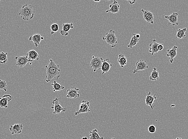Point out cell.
<instances>
[{
    "label": "cell",
    "instance_id": "35",
    "mask_svg": "<svg viewBox=\"0 0 188 139\" xmlns=\"http://www.w3.org/2000/svg\"><path fill=\"white\" fill-rule=\"evenodd\" d=\"M82 139H88L87 137H83Z\"/></svg>",
    "mask_w": 188,
    "mask_h": 139
},
{
    "label": "cell",
    "instance_id": "39",
    "mask_svg": "<svg viewBox=\"0 0 188 139\" xmlns=\"http://www.w3.org/2000/svg\"><path fill=\"white\" fill-rule=\"evenodd\" d=\"M1 99V97H0V99Z\"/></svg>",
    "mask_w": 188,
    "mask_h": 139
},
{
    "label": "cell",
    "instance_id": "25",
    "mask_svg": "<svg viewBox=\"0 0 188 139\" xmlns=\"http://www.w3.org/2000/svg\"><path fill=\"white\" fill-rule=\"evenodd\" d=\"M132 36L131 38V41H130V43L128 45L127 47L129 48H132L133 47L135 46L136 44L138 42V41L140 40L139 38H136L135 36V34L132 33Z\"/></svg>",
    "mask_w": 188,
    "mask_h": 139
},
{
    "label": "cell",
    "instance_id": "3",
    "mask_svg": "<svg viewBox=\"0 0 188 139\" xmlns=\"http://www.w3.org/2000/svg\"><path fill=\"white\" fill-rule=\"evenodd\" d=\"M103 40H106V42L111 48L116 47L118 43V39L115 34V31L110 30L106 33L105 36L102 37Z\"/></svg>",
    "mask_w": 188,
    "mask_h": 139
},
{
    "label": "cell",
    "instance_id": "34",
    "mask_svg": "<svg viewBox=\"0 0 188 139\" xmlns=\"http://www.w3.org/2000/svg\"><path fill=\"white\" fill-rule=\"evenodd\" d=\"M175 105H174V104H173V105H171V107H175Z\"/></svg>",
    "mask_w": 188,
    "mask_h": 139
},
{
    "label": "cell",
    "instance_id": "13",
    "mask_svg": "<svg viewBox=\"0 0 188 139\" xmlns=\"http://www.w3.org/2000/svg\"><path fill=\"white\" fill-rule=\"evenodd\" d=\"M142 13H143V17L144 19L148 23H151V24L154 23V16L153 14L151 12L147 11L141 9Z\"/></svg>",
    "mask_w": 188,
    "mask_h": 139
},
{
    "label": "cell",
    "instance_id": "36",
    "mask_svg": "<svg viewBox=\"0 0 188 139\" xmlns=\"http://www.w3.org/2000/svg\"><path fill=\"white\" fill-rule=\"evenodd\" d=\"M95 1V2H100V1Z\"/></svg>",
    "mask_w": 188,
    "mask_h": 139
},
{
    "label": "cell",
    "instance_id": "30",
    "mask_svg": "<svg viewBox=\"0 0 188 139\" xmlns=\"http://www.w3.org/2000/svg\"><path fill=\"white\" fill-rule=\"evenodd\" d=\"M59 26L56 23H54L50 26L51 29V34H54L55 32H57L59 30Z\"/></svg>",
    "mask_w": 188,
    "mask_h": 139
},
{
    "label": "cell",
    "instance_id": "5",
    "mask_svg": "<svg viewBox=\"0 0 188 139\" xmlns=\"http://www.w3.org/2000/svg\"><path fill=\"white\" fill-rule=\"evenodd\" d=\"M90 102L85 100H83L79 106V109L78 111L75 112V115H79L81 113H85L91 112V110L89 107Z\"/></svg>",
    "mask_w": 188,
    "mask_h": 139
},
{
    "label": "cell",
    "instance_id": "31",
    "mask_svg": "<svg viewBox=\"0 0 188 139\" xmlns=\"http://www.w3.org/2000/svg\"><path fill=\"white\" fill-rule=\"evenodd\" d=\"M148 132L150 133H154L156 131V128L155 126L152 125L148 127Z\"/></svg>",
    "mask_w": 188,
    "mask_h": 139
},
{
    "label": "cell",
    "instance_id": "24",
    "mask_svg": "<svg viewBox=\"0 0 188 139\" xmlns=\"http://www.w3.org/2000/svg\"><path fill=\"white\" fill-rule=\"evenodd\" d=\"M187 31L186 28H183L182 29H178L177 31V33L176 38H178L179 39H182L183 38H184L186 37L185 32Z\"/></svg>",
    "mask_w": 188,
    "mask_h": 139
},
{
    "label": "cell",
    "instance_id": "14",
    "mask_svg": "<svg viewBox=\"0 0 188 139\" xmlns=\"http://www.w3.org/2000/svg\"><path fill=\"white\" fill-rule=\"evenodd\" d=\"M112 66L113 65L110 62V60L109 59L104 60L101 68L102 71V74L103 75L106 73H107Z\"/></svg>",
    "mask_w": 188,
    "mask_h": 139
},
{
    "label": "cell",
    "instance_id": "37",
    "mask_svg": "<svg viewBox=\"0 0 188 139\" xmlns=\"http://www.w3.org/2000/svg\"><path fill=\"white\" fill-rule=\"evenodd\" d=\"M176 139H182L181 138H177Z\"/></svg>",
    "mask_w": 188,
    "mask_h": 139
},
{
    "label": "cell",
    "instance_id": "17",
    "mask_svg": "<svg viewBox=\"0 0 188 139\" xmlns=\"http://www.w3.org/2000/svg\"><path fill=\"white\" fill-rule=\"evenodd\" d=\"M62 29L60 31V34L63 36H67L68 34V32L69 30L74 28L72 23H64L62 24Z\"/></svg>",
    "mask_w": 188,
    "mask_h": 139
},
{
    "label": "cell",
    "instance_id": "10",
    "mask_svg": "<svg viewBox=\"0 0 188 139\" xmlns=\"http://www.w3.org/2000/svg\"><path fill=\"white\" fill-rule=\"evenodd\" d=\"M15 59L17 61L16 65L19 67H24L29 62L27 55L23 56L16 57Z\"/></svg>",
    "mask_w": 188,
    "mask_h": 139
},
{
    "label": "cell",
    "instance_id": "7",
    "mask_svg": "<svg viewBox=\"0 0 188 139\" xmlns=\"http://www.w3.org/2000/svg\"><path fill=\"white\" fill-rule=\"evenodd\" d=\"M146 61L143 60H138L136 63V69L132 71L133 74H135L137 72L140 71H144L148 68Z\"/></svg>",
    "mask_w": 188,
    "mask_h": 139
},
{
    "label": "cell",
    "instance_id": "20",
    "mask_svg": "<svg viewBox=\"0 0 188 139\" xmlns=\"http://www.w3.org/2000/svg\"><path fill=\"white\" fill-rule=\"evenodd\" d=\"M110 9L106 11V13H111L115 14L118 13L120 9V5L118 4V2L116 1H113L109 5Z\"/></svg>",
    "mask_w": 188,
    "mask_h": 139
},
{
    "label": "cell",
    "instance_id": "22",
    "mask_svg": "<svg viewBox=\"0 0 188 139\" xmlns=\"http://www.w3.org/2000/svg\"><path fill=\"white\" fill-rule=\"evenodd\" d=\"M118 62L121 68H124L127 65V59L123 54L120 53L118 57Z\"/></svg>",
    "mask_w": 188,
    "mask_h": 139
},
{
    "label": "cell",
    "instance_id": "32",
    "mask_svg": "<svg viewBox=\"0 0 188 139\" xmlns=\"http://www.w3.org/2000/svg\"><path fill=\"white\" fill-rule=\"evenodd\" d=\"M158 51H161L163 50L164 49V46L163 44H160L158 47Z\"/></svg>",
    "mask_w": 188,
    "mask_h": 139
},
{
    "label": "cell",
    "instance_id": "18",
    "mask_svg": "<svg viewBox=\"0 0 188 139\" xmlns=\"http://www.w3.org/2000/svg\"><path fill=\"white\" fill-rule=\"evenodd\" d=\"M27 58L29 62H33L34 61L39 60V55L38 53L34 50L29 51L27 53Z\"/></svg>",
    "mask_w": 188,
    "mask_h": 139
},
{
    "label": "cell",
    "instance_id": "29",
    "mask_svg": "<svg viewBox=\"0 0 188 139\" xmlns=\"http://www.w3.org/2000/svg\"><path fill=\"white\" fill-rule=\"evenodd\" d=\"M7 82L5 81L0 80V90L7 92Z\"/></svg>",
    "mask_w": 188,
    "mask_h": 139
},
{
    "label": "cell",
    "instance_id": "27",
    "mask_svg": "<svg viewBox=\"0 0 188 139\" xmlns=\"http://www.w3.org/2000/svg\"><path fill=\"white\" fill-rule=\"evenodd\" d=\"M97 130L94 129L90 132V139H103V137H101L98 134Z\"/></svg>",
    "mask_w": 188,
    "mask_h": 139
},
{
    "label": "cell",
    "instance_id": "2",
    "mask_svg": "<svg viewBox=\"0 0 188 139\" xmlns=\"http://www.w3.org/2000/svg\"><path fill=\"white\" fill-rule=\"evenodd\" d=\"M35 11L32 5L27 4L22 6L19 13V15L25 21H29L33 19L35 16Z\"/></svg>",
    "mask_w": 188,
    "mask_h": 139
},
{
    "label": "cell",
    "instance_id": "12",
    "mask_svg": "<svg viewBox=\"0 0 188 139\" xmlns=\"http://www.w3.org/2000/svg\"><path fill=\"white\" fill-rule=\"evenodd\" d=\"M23 128L22 124H15L13 125L10 126L9 130L12 134H19L22 133Z\"/></svg>",
    "mask_w": 188,
    "mask_h": 139
},
{
    "label": "cell",
    "instance_id": "15",
    "mask_svg": "<svg viewBox=\"0 0 188 139\" xmlns=\"http://www.w3.org/2000/svg\"><path fill=\"white\" fill-rule=\"evenodd\" d=\"M178 47L176 46L173 47L171 49L167 50V56L169 57L170 59V62L171 63H173L175 57L177 55V49Z\"/></svg>",
    "mask_w": 188,
    "mask_h": 139
},
{
    "label": "cell",
    "instance_id": "6",
    "mask_svg": "<svg viewBox=\"0 0 188 139\" xmlns=\"http://www.w3.org/2000/svg\"><path fill=\"white\" fill-rule=\"evenodd\" d=\"M59 99L56 98L52 101V103L54 105V107H51V108L54 109L53 114L54 115L58 114L61 112H66V108H63L62 107L59 102Z\"/></svg>",
    "mask_w": 188,
    "mask_h": 139
},
{
    "label": "cell",
    "instance_id": "1",
    "mask_svg": "<svg viewBox=\"0 0 188 139\" xmlns=\"http://www.w3.org/2000/svg\"><path fill=\"white\" fill-rule=\"evenodd\" d=\"M46 70V82L49 83L53 79L58 80L60 77L61 71L59 65L56 64L52 59H50V63L45 66Z\"/></svg>",
    "mask_w": 188,
    "mask_h": 139
},
{
    "label": "cell",
    "instance_id": "4",
    "mask_svg": "<svg viewBox=\"0 0 188 139\" xmlns=\"http://www.w3.org/2000/svg\"><path fill=\"white\" fill-rule=\"evenodd\" d=\"M103 61L104 60L102 57L93 56L90 63V66L91 68L93 70L94 72H95L97 70H101Z\"/></svg>",
    "mask_w": 188,
    "mask_h": 139
},
{
    "label": "cell",
    "instance_id": "33",
    "mask_svg": "<svg viewBox=\"0 0 188 139\" xmlns=\"http://www.w3.org/2000/svg\"><path fill=\"white\" fill-rule=\"evenodd\" d=\"M135 36H136V38H139L140 37V35L138 34H135Z\"/></svg>",
    "mask_w": 188,
    "mask_h": 139
},
{
    "label": "cell",
    "instance_id": "26",
    "mask_svg": "<svg viewBox=\"0 0 188 139\" xmlns=\"http://www.w3.org/2000/svg\"><path fill=\"white\" fill-rule=\"evenodd\" d=\"M51 85L53 86V91L54 92L60 91L65 88L64 86H62L60 84L57 83L56 81H54L53 83L51 84Z\"/></svg>",
    "mask_w": 188,
    "mask_h": 139
},
{
    "label": "cell",
    "instance_id": "19",
    "mask_svg": "<svg viewBox=\"0 0 188 139\" xmlns=\"http://www.w3.org/2000/svg\"><path fill=\"white\" fill-rule=\"evenodd\" d=\"M12 100V97L10 95H4L0 99V107L7 108L8 104Z\"/></svg>",
    "mask_w": 188,
    "mask_h": 139
},
{
    "label": "cell",
    "instance_id": "38",
    "mask_svg": "<svg viewBox=\"0 0 188 139\" xmlns=\"http://www.w3.org/2000/svg\"><path fill=\"white\" fill-rule=\"evenodd\" d=\"M111 139H115L114 138H112Z\"/></svg>",
    "mask_w": 188,
    "mask_h": 139
},
{
    "label": "cell",
    "instance_id": "23",
    "mask_svg": "<svg viewBox=\"0 0 188 139\" xmlns=\"http://www.w3.org/2000/svg\"><path fill=\"white\" fill-rule=\"evenodd\" d=\"M157 68L156 67H154L153 70L151 73L149 79L152 81H157L159 80V73L157 72Z\"/></svg>",
    "mask_w": 188,
    "mask_h": 139
},
{
    "label": "cell",
    "instance_id": "28",
    "mask_svg": "<svg viewBox=\"0 0 188 139\" xmlns=\"http://www.w3.org/2000/svg\"><path fill=\"white\" fill-rule=\"evenodd\" d=\"M7 53H5L3 52L0 53V63L5 64L8 61Z\"/></svg>",
    "mask_w": 188,
    "mask_h": 139
},
{
    "label": "cell",
    "instance_id": "16",
    "mask_svg": "<svg viewBox=\"0 0 188 139\" xmlns=\"http://www.w3.org/2000/svg\"><path fill=\"white\" fill-rule=\"evenodd\" d=\"M44 39V37H42L40 34H36L30 36L29 38V41H32L34 43L35 47H37L39 45L41 40Z\"/></svg>",
    "mask_w": 188,
    "mask_h": 139
},
{
    "label": "cell",
    "instance_id": "8",
    "mask_svg": "<svg viewBox=\"0 0 188 139\" xmlns=\"http://www.w3.org/2000/svg\"><path fill=\"white\" fill-rule=\"evenodd\" d=\"M178 14L177 13H173V14L170 16H165L164 18L167 19L169 21L168 26L172 25L173 26L175 25H179L178 19Z\"/></svg>",
    "mask_w": 188,
    "mask_h": 139
},
{
    "label": "cell",
    "instance_id": "11",
    "mask_svg": "<svg viewBox=\"0 0 188 139\" xmlns=\"http://www.w3.org/2000/svg\"><path fill=\"white\" fill-rule=\"evenodd\" d=\"M156 94H154L152 95L151 94V92H149L147 93L146 97L145 98V103L147 106H149L152 109H153L154 107L152 106V104L154 103V101L156 100L157 97H156Z\"/></svg>",
    "mask_w": 188,
    "mask_h": 139
},
{
    "label": "cell",
    "instance_id": "21",
    "mask_svg": "<svg viewBox=\"0 0 188 139\" xmlns=\"http://www.w3.org/2000/svg\"><path fill=\"white\" fill-rule=\"evenodd\" d=\"M156 40L153 39L152 42L149 45L150 48L149 49V53H151V55L153 56L154 54H157L158 52V47L159 45V43H158L156 42Z\"/></svg>",
    "mask_w": 188,
    "mask_h": 139
},
{
    "label": "cell",
    "instance_id": "9",
    "mask_svg": "<svg viewBox=\"0 0 188 139\" xmlns=\"http://www.w3.org/2000/svg\"><path fill=\"white\" fill-rule=\"evenodd\" d=\"M79 89L75 87H73L67 90V95L66 97L69 99H76L80 97L78 93Z\"/></svg>",
    "mask_w": 188,
    "mask_h": 139
}]
</instances>
